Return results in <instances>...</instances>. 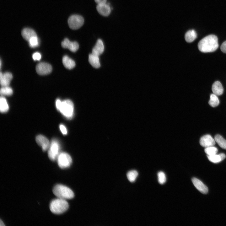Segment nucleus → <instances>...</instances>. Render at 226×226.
I'll return each mask as SVG.
<instances>
[{
	"label": "nucleus",
	"instance_id": "1",
	"mask_svg": "<svg viewBox=\"0 0 226 226\" xmlns=\"http://www.w3.org/2000/svg\"><path fill=\"white\" fill-rule=\"evenodd\" d=\"M218 37L213 35L205 37L201 40L198 44L199 51L204 53L213 52L218 49Z\"/></svg>",
	"mask_w": 226,
	"mask_h": 226
},
{
	"label": "nucleus",
	"instance_id": "2",
	"mask_svg": "<svg viewBox=\"0 0 226 226\" xmlns=\"http://www.w3.org/2000/svg\"><path fill=\"white\" fill-rule=\"evenodd\" d=\"M68 203L66 200L58 198L52 200L50 205V209L51 212L56 214L63 213L68 209Z\"/></svg>",
	"mask_w": 226,
	"mask_h": 226
},
{
	"label": "nucleus",
	"instance_id": "3",
	"mask_svg": "<svg viewBox=\"0 0 226 226\" xmlns=\"http://www.w3.org/2000/svg\"><path fill=\"white\" fill-rule=\"evenodd\" d=\"M53 192L58 198L66 200L71 199L74 196L72 190L68 187L61 184L56 185L53 188Z\"/></svg>",
	"mask_w": 226,
	"mask_h": 226
},
{
	"label": "nucleus",
	"instance_id": "4",
	"mask_svg": "<svg viewBox=\"0 0 226 226\" xmlns=\"http://www.w3.org/2000/svg\"><path fill=\"white\" fill-rule=\"evenodd\" d=\"M73 102L70 100H66L62 102L58 110L66 117L70 118L73 116Z\"/></svg>",
	"mask_w": 226,
	"mask_h": 226
},
{
	"label": "nucleus",
	"instance_id": "5",
	"mask_svg": "<svg viewBox=\"0 0 226 226\" xmlns=\"http://www.w3.org/2000/svg\"><path fill=\"white\" fill-rule=\"evenodd\" d=\"M67 21L68 25L71 29L77 30L80 28L83 25L84 20L82 16L79 15L74 14L69 17Z\"/></svg>",
	"mask_w": 226,
	"mask_h": 226
},
{
	"label": "nucleus",
	"instance_id": "6",
	"mask_svg": "<svg viewBox=\"0 0 226 226\" xmlns=\"http://www.w3.org/2000/svg\"><path fill=\"white\" fill-rule=\"evenodd\" d=\"M59 166L62 169H65L70 166L72 162L70 156L68 153L63 152L59 154L57 158Z\"/></svg>",
	"mask_w": 226,
	"mask_h": 226
},
{
	"label": "nucleus",
	"instance_id": "7",
	"mask_svg": "<svg viewBox=\"0 0 226 226\" xmlns=\"http://www.w3.org/2000/svg\"><path fill=\"white\" fill-rule=\"evenodd\" d=\"M60 145L58 141L55 139H53L51 142L48 152L49 159L52 161L55 160L59 155Z\"/></svg>",
	"mask_w": 226,
	"mask_h": 226
},
{
	"label": "nucleus",
	"instance_id": "8",
	"mask_svg": "<svg viewBox=\"0 0 226 226\" xmlns=\"http://www.w3.org/2000/svg\"><path fill=\"white\" fill-rule=\"evenodd\" d=\"M36 70L37 73L40 75H46L51 72L52 67L50 64L47 63L42 62L37 65Z\"/></svg>",
	"mask_w": 226,
	"mask_h": 226
},
{
	"label": "nucleus",
	"instance_id": "9",
	"mask_svg": "<svg viewBox=\"0 0 226 226\" xmlns=\"http://www.w3.org/2000/svg\"><path fill=\"white\" fill-rule=\"evenodd\" d=\"M62 47L64 48H68L73 52L76 51L79 48V45L76 41H71L67 38H65L61 43Z\"/></svg>",
	"mask_w": 226,
	"mask_h": 226
},
{
	"label": "nucleus",
	"instance_id": "10",
	"mask_svg": "<svg viewBox=\"0 0 226 226\" xmlns=\"http://www.w3.org/2000/svg\"><path fill=\"white\" fill-rule=\"evenodd\" d=\"M215 142L214 138L209 134L203 136L200 140L201 145L205 148L213 146L215 144Z\"/></svg>",
	"mask_w": 226,
	"mask_h": 226
},
{
	"label": "nucleus",
	"instance_id": "11",
	"mask_svg": "<svg viewBox=\"0 0 226 226\" xmlns=\"http://www.w3.org/2000/svg\"><path fill=\"white\" fill-rule=\"evenodd\" d=\"M36 141L41 147L43 151H46L50 147V144L49 140L44 136L40 135L37 136L36 137Z\"/></svg>",
	"mask_w": 226,
	"mask_h": 226
},
{
	"label": "nucleus",
	"instance_id": "12",
	"mask_svg": "<svg viewBox=\"0 0 226 226\" xmlns=\"http://www.w3.org/2000/svg\"><path fill=\"white\" fill-rule=\"evenodd\" d=\"M96 9L100 14L104 16H108L111 12V8L108 3L98 4L97 6Z\"/></svg>",
	"mask_w": 226,
	"mask_h": 226
},
{
	"label": "nucleus",
	"instance_id": "13",
	"mask_svg": "<svg viewBox=\"0 0 226 226\" xmlns=\"http://www.w3.org/2000/svg\"><path fill=\"white\" fill-rule=\"evenodd\" d=\"M192 181L195 186L201 192L204 194L208 193V188L201 181L196 178H193Z\"/></svg>",
	"mask_w": 226,
	"mask_h": 226
},
{
	"label": "nucleus",
	"instance_id": "14",
	"mask_svg": "<svg viewBox=\"0 0 226 226\" xmlns=\"http://www.w3.org/2000/svg\"><path fill=\"white\" fill-rule=\"evenodd\" d=\"M13 78L12 74L9 72H6L4 73H0V83L2 86H8L10 82Z\"/></svg>",
	"mask_w": 226,
	"mask_h": 226
},
{
	"label": "nucleus",
	"instance_id": "15",
	"mask_svg": "<svg viewBox=\"0 0 226 226\" xmlns=\"http://www.w3.org/2000/svg\"><path fill=\"white\" fill-rule=\"evenodd\" d=\"M104 49L103 43L101 39H99L92 49V53L99 56L103 53Z\"/></svg>",
	"mask_w": 226,
	"mask_h": 226
},
{
	"label": "nucleus",
	"instance_id": "16",
	"mask_svg": "<svg viewBox=\"0 0 226 226\" xmlns=\"http://www.w3.org/2000/svg\"><path fill=\"white\" fill-rule=\"evenodd\" d=\"M21 35L23 37L28 41L31 38L37 36L35 31L29 28L24 29L22 31Z\"/></svg>",
	"mask_w": 226,
	"mask_h": 226
},
{
	"label": "nucleus",
	"instance_id": "17",
	"mask_svg": "<svg viewBox=\"0 0 226 226\" xmlns=\"http://www.w3.org/2000/svg\"><path fill=\"white\" fill-rule=\"evenodd\" d=\"M212 89L213 94L217 96L221 95L223 91V87L219 81H216L213 84Z\"/></svg>",
	"mask_w": 226,
	"mask_h": 226
},
{
	"label": "nucleus",
	"instance_id": "18",
	"mask_svg": "<svg viewBox=\"0 0 226 226\" xmlns=\"http://www.w3.org/2000/svg\"><path fill=\"white\" fill-rule=\"evenodd\" d=\"M89 62L92 66L95 68H99L100 66L99 56L92 53L89 55Z\"/></svg>",
	"mask_w": 226,
	"mask_h": 226
},
{
	"label": "nucleus",
	"instance_id": "19",
	"mask_svg": "<svg viewBox=\"0 0 226 226\" xmlns=\"http://www.w3.org/2000/svg\"><path fill=\"white\" fill-rule=\"evenodd\" d=\"M62 62L64 66L67 69H72L75 66V62L67 56H63Z\"/></svg>",
	"mask_w": 226,
	"mask_h": 226
},
{
	"label": "nucleus",
	"instance_id": "20",
	"mask_svg": "<svg viewBox=\"0 0 226 226\" xmlns=\"http://www.w3.org/2000/svg\"><path fill=\"white\" fill-rule=\"evenodd\" d=\"M208 159L211 162L217 163H219L223 160L226 157L225 155L223 153H220L219 154H217L211 155H207Z\"/></svg>",
	"mask_w": 226,
	"mask_h": 226
},
{
	"label": "nucleus",
	"instance_id": "21",
	"mask_svg": "<svg viewBox=\"0 0 226 226\" xmlns=\"http://www.w3.org/2000/svg\"><path fill=\"white\" fill-rule=\"evenodd\" d=\"M197 35L196 31L194 30L188 31L186 33L185 38L186 41L188 42L193 41L197 37Z\"/></svg>",
	"mask_w": 226,
	"mask_h": 226
},
{
	"label": "nucleus",
	"instance_id": "22",
	"mask_svg": "<svg viewBox=\"0 0 226 226\" xmlns=\"http://www.w3.org/2000/svg\"><path fill=\"white\" fill-rule=\"evenodd\" d=\"M215 142L222 148L226 149V140L221 135L217 134L214 137Z\"/></svg>",
	"mask_w": 226,
	"mask_h": 226
},
{
	"label": "nucleus",
	"instance_id": "23",
	"mask_svg": "<svg viewBox=\"0 0 226 226\" xmlns=\"http://www.w3.org/2000/svg\"><path fill=\"white\" fill-rule=\"evenodd\" d=\"M9 109V106L6 99L3 97H1L0 99V110L2 113L7 112Z\"/></svg>",
	"mask_w": 226,
	"mask_h": 226
},
{
	"label": "nucleus",
	"instance_id": "24",
	"mask_svg": "<svg viewBox=\"0 0 226 226\" xmlns=\"http://www.w3.org/2000/svg\"><path fill=\"white\" fill-rule=\"evenodd\" d=\"M208 103L212 107H214L218 106L219 104V101L217 95L214 94H211Z\"/></svg>",
	"mask_w": 226,
	"mask_h": 226
},
{
	"label": "nucleus",
	"instance_id": "25",
	"mask_svg": "<svg viewBox=\"0 0 226 226\" xmlns=\"http://www.w3.org/2000/svg\"><path fill=\"white\" fill-rule=\"evenodd\" d=\"M138 175V172L136 170H131L127 174V177L128 180L131 182H134Z\"/></svg>",
	"mask_w": 226,
	"mask_h": 226
},
{
	"label": "nucleus",
	"instance_id": "26",
	"mask_svg": "<svg viewBox=\"0 0 226 226\" xmlns=\"http://www.w3.org/2000/svg\"><path fill=\"white\" fill-rule=\"evenodd\" d=\"M0 93L2 95L10 96L12 94L13 91L8 86H3L0 89Z\"/></svg>",
	"mask_w": 226,
	"mask_h": 226
},
{
	"label": "nucleus",
	"instance_id": "27",
	"mask_svg": "<svg viewBox=\"0 0 226 226\" xmlns=\"http://www.w3.org/2000/svg\"><path fill=\"white\" fill-rule=\"evenodd\" d=\"M204 151L207 155L211 156L217 154L218 149L217 148L212 146L205 148Z\"/></svg>",
	"mask_w": 226,
	"mask_h": 226
},
{
	"label": "nucleus",
	"instance_id": "28",
	"mask_svg": "<svg viewBox=\"0 0 226 226\" xmlns=\"http://www.w3.org/2000/svg\"><path fill=\"white\" fill-rule=\"evenodd\" d=\"M158 181L160 184H164L166 181V178L165 174L163 171L159 172L157 174Z\"/></svg>",
	"mask_w": 226,
	"mask_h": 226
},
{
	"label": "nucleus",
	"instance_id": "29",
	"mask_svg": "<svg viewBox=\"0 0 226 226\" xmlns=\"http://www.w3.org/2000/svg\"><path fill=\"white\" fill-rule=\"evenodd\" d=\"M28 41L29 45L31 47H35L39 45V40L37 36L31 38Z\"/></svg>",
	"mask_w": 226,
	"mask_h": 226
},
{
	"label": "nucleus",
	"instance_id": "30",
	"mask_svg": "<svg viewBox=\"0 0 226 226\" xmlns=\"http://www.w3.org/2000/svg\"><path fill=\"white\" fill-rule=\"evenodd\" d=\"M32 58L34 60L39 61L41 58V55L40 53L36 52L33 54Z\"/></svg>",
	"mask_w": 226,
	"mask_h": 226
},
{
	"label": "nucleus",
	"instance_id": "31",
	"mask_svg": "<svg viewBox=\"0 0 226 226\" xmlns=\"http://www.w3.org/2000/svg\"><path fill=\"white\" fill-rule=\"evenodd\" d=\"M60 129L62 133L64 135L67 134V130L66 127L62 124H61L59 126Z\"/></svg>",
	"mask_w": 226,
	"mask_h": 226
},
{
	"label": "nucleus",
	"instance_id": "32",
	"mask_svg": "<svg viewBox=\"0 0 226 226\" xmlns=\"http://www.w3.org/2000/svg\"><path fill=\"white\" fill-rule=\"evenodd\" d=\"M220 49L223 52L226 53V40L222 44Z\"/></svg>",
	"mask_w": 226,
	"mask_h": 226
},
{
	"label": "nucleus",
	"instance_id": "33",
	"mask_svg": "<svg viewBox=\"0 0 226 226\" xmlns=\"http://www.w3.org/2000/svg\"><path fill=\"white\" fill-rule=\"evenodd\" d=\"M62 101L60 100L57 99L56 100V105L57 109L59 110V108L61 104Z\"/></svg>",
	"mask_w": 226,
	"mask_h": 226
},
{
	"label": "nucleus",
	"instance_id": "34",
	"mask_svg": "<svg viewBox=\"0 0 226 226\" xmlns=\"http://www.w3.org/2000/svg\"><path fill=\"white\" fill-rule=\"evenodd\" d=\"M107 0H94L95 2L98 4L106 3Z\"/></svg>",
	"mask_w": 226,
	"mask_h": 226
},
{
	"label": "nucleus",
	"instance_id": "35",
	"mask_svg": "<svg viewBox=\"0 0 226 226\" xmlns=\"http://www.w3.org/2000/svg\"><path fill=\"white\" fill-rule=\"evenodd\" d=\"M0 226H5V224H4V223H3V221L1 220H0Z\"/></svg>",
	"mask_w": 226,
	"mask_h": 226
}]
</instances>
